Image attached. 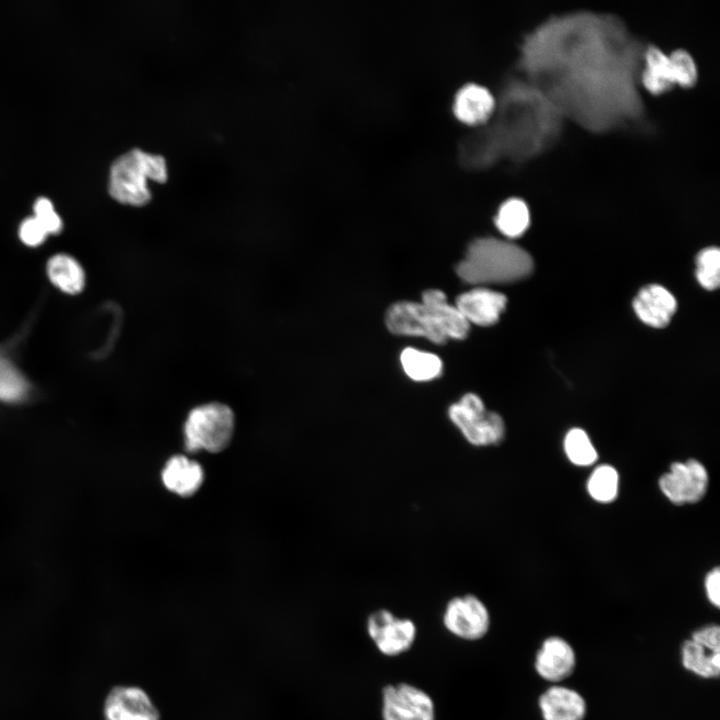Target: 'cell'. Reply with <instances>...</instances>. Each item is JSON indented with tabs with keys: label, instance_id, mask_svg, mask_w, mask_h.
Returning a JSON list of instances; mask_svg holds the SVG:
<instances>
[{
	"label": "cell",
	"instance_id": "1",
	"mask_svg": "<svg viewBox=\"0 0 720 720\" xmlns=\"http://www.w3.org/2000/svg\"><path fill=\"white\" fill-rule=\"evenodd\" d=\"M643 51L615 17L577 12L555 16L527 34L519 64L563 117L604 132L643 115Z\"/></svg>",
	"mask_w": 720,
	"mask_h": 720
},
{
	"label": "cell",
	"instance_id": "2",
	"mask_svg": "<svg viewBox=\"0 0 720 720\" xmlns=\"http://www.w3.org/2000/svg\"><path fill=\"white\" fill-rule=\"evenodd\" d=\"M497 121L485 133L490 155H537L557 137L563 116L530 82L509 85L501 95Z\"/></svg>",
	"mask_w": 720,
	"mask_h": 720
},
{
	"label": "cell",
	"instance_id": "3",
	"mask_svg": "<svg viewBox=\"0 0 720 720\" xmlns=\"http://www.w3.org/2000/svg\"><path fill=\"white\" fill-rule=\"evenodd\" d=\"M385 322L394 334L421 336L436 344H443L449 338L463 339L469 331V323L437 289L424 291L421 302L392 304L386 312Z\"/></svg>",
	"mask_w": 720,
	"mask_h": 720
},
{
	"label": "cell",
	"instance_id": "4",
	"mask_svg": "<svg viewBox=\"0 0 720 720\" xmlns=\"http://www.w3.org/2000/svg\"><path fill=\"white\" fill-rule=\"evenodd\" d=\"M532 270L533 260L524 249L490 237L471 242L456 268L463 281L475 285L518 281Z\"/></svg>",
	"mask_w": 720,
	"mask_h": 720
},
{
	"label": "cell",
	"instance_id": "5",
	"mask_svg": "<svg viewBox=\"0 0 720 720\" xmlns=\"http://www.w3.org/2000/svg\"><path fill=\"white\" fill-rule=\"evenodd\" d=\"M167 177L166 160L162 155L134 148L112 163L108 190L122 204L143 206L152 197L148 179L165 182Z\"/></svg>",
	"mask_w": 720,
	"mask_h": 720
},
{
	"label": "cell",
	"instance_id": "6",
	"mask_svg": "<svg viewBox=\"0 0 720 720\" xmlns=\"http://www.w3.org/2000/svg\"><path fill=\"white\" fill-rule=\"evenodd\" d=\"M233 430L234 414L229 406L219 402L199 405L184 423L185 447L190 452H220L229 445Z\"/></svg>",
	"mask_w": 720,
	"mask_h": 720
},
{
	"label": "cell",
	"instance_id": "7",
	"mask_svg": "<svg viewBox=\"0 0 720 720\" xmlns=\"http://www.w3.org/2000/svg\"><path fill=\"white\" fill-rule=\"evenodd\" d=\"M448 417L471 446H494L505 437L503 418L494 411H487L482 399L475 393H466L450 405Z\"/></svg>",
	"mask_w": 720,
	"mask_h": 720
},
{
	"label": "cell",
	"instance_id": "8",
	"mask_svg": "<svg viewBox=\"0 0 720 720\" xmlns=\"http://www.w3.org/2000/svg\"><path fill=\"white\" fill-rule=\"evenodd\" d=\"M444 627L454 636L468 641L483 638L490 628V613L484 602L473 594L451 598L443 611Z\"/></svg>",
	"mask_w": 720,
	"mask_h": 720
},
{
	"label": "cell",
	"instance_id": "9",
	"mask_svg": "<svg viewBox=\"0 0 720 720\" xmlns=\"http://www.w3.org/2000/svg\"><path fill=\"white\" fill-rule=\"evenodd\" d=\"M708 473L705 466L696 459L674 462L668 472L658 481L664 496L676 505L696 503L703 498L708 488Z\"/></svg>",
	"mask_w": 720,
	"mask_h": 720
},
{
	"label": "cell",
	"instance_id": "10",
	"mask_svg": "<svg viewBox=\"0 0 720 720\" xmlns=\"http://www.w3.org/2000/svg\"><path fill=\"white\" fill-rule=\"evenodd\" d=\"M367 633L376 648L386 656H398L408 651L416 639L415 623L399 618L388 609H378L367 618Z\"/></svg>",
	"mask_w": 720,
	"mask_h": 720
},
{
	"label": "cell",
	"instance_id": "11",
	"mask_svg": "<svg viewBox=\"0 0 720 720\" xmlns=\"http://www.w3.org/2000/svg\"><path fill=\"white\" fill-rule=\"evenodd\" d=\"M381 712L383 720H435V705L430 695L409 683L383 688Z\"/></svg>",
	"mask_w": 720,
	"mask_h": 720
},
{
	"label": "cell",
	"instance_id": "12",
	"mask_svg": "<svg viewBox=\"0 0 720 720\" xmlns=\"http://www.w3.org/2000/svg\"><path fill=\"white\" fill-rule=\"evenodd\" d=\"M533 665L536 674L541 679L552 684H559L575 671L576 652L566 639L551 635L541 642Z\"/></svg>",
	"mask_w": 720,
	"mask_h": 720
},
{
	"label": "cell",
	"instance_id": "13",
	"mask_svg": "<svg viewBox=\"0 0 720 720\" xmlns=\"http://www.w3.org/2000/svg\"><path fill=\"white\" fill-rule=\"evenodd\" d=\"M105 720H160V713L140 687L119 685L113 687L104 701Z\"/></svg>",
	"mask_w": 720,
	"mask_h": 720
},
{
	"label": "cell",
	"instance_id": "14",
	"mask_svg": "<svg viewBox=\"0 0 720 720\" xmlns=\"http://www.w3.org/2000/svg\"><path fill=\"white\" fill-rule=\"evenodd\" d=\"M506 303L504 294L478 287L459 295L455 307L468 323L490 326L498 321Z\"/></svg>",
	"mask_w": 720,
	"mask_h": 720
},
{
	"label": "cell",
	"instance_id": "15",
	"mask_svg": "<svg viewBox=\"0 0 720 720\" xmlns=\"http://www.w3.org/2000/svg\"><path fill=\"white\" fill-rule=\"evenodd\" d=\"M542 720H584L587 702L577 690L553 684L537 700Z\"/></svg>",
	"mask_w": 720,
	"mask_h": 720
},
{
	"label": "cell",
	"instance_id": "16",
	"mask_svg": "<svg viewBox=\"0 0 720 720\" xmlns=\"http://www.w3.org/2000/svg\"><path fill=\"white\" fill-rule=\"evenodd\" d=\"M638 318L654 328L668 325L677 308L675 297L663 286L651 284L643 287L633 301Z\"/></svg>",
	"mask_w": 720,
	"mask_h": 720
},
{
	"label": "cell",
	"instance_id": "17",
	"mask_svg": "<svg viewBox=\"0 0 720 720\" xmlns=\"http://www.w3.org/2000/svg\"><path fill=\"white\" fill-rule=\"evenodd\" d=\"M496 99L490 90L477 83L463 85L455 94L453 112L467 124H479L493 115Z\"/></svg>",
	"mask_w": 720,
	"mask_h": 720
},
{
	"label": "cell",
	"instance_id": "18",
	"mask_svg": "<svg viewBox=\"0 0 720 720\" xmlns=\"http://www.w3.org/2000/svg\"><path fill=\"white\" fill-rule=\"evenodd\" d=\"M639 83L653 95L663 94L676 86L669 54L656 46L644 48Z\"/></svg>",
	"mask_w": 720,
	"mask_h": 720
},
{
	"label": "cell",
	"instance_id": "19",
	"mask_svg": "<svg viewBox=\"0 0 720 720\" xmlns=\"http://www.w3.org/2000/svg\"><path fill=\"white\" fill-rule=\"evenodd\" d=\"M34 389L8 352L0 347V403L23 405L33 397Z\"/></svg>",
	"mask_w": 720,
	"mask_h": 720
},
{
	"label": "cell",
	"instance_id": "20",
	"mask_svg": "<svg viewBox=\"0 0 720 720\" xmlns=\"http://www.w3.org/2000/svg\"><path fill=\"white\" fill-rule=\"evenodd\" d=\"M161 477L168 490L179 496L189 497L200 488L203 470L196 461L177 455L167 461Z\"/></svg>",
	"mask_w": 720,
	"mask_h": 720
},
{
	"label": "cell",
	"instance_id": "21",
	"mask_svg": "<svg viewBox=\"0 0 720 720\" xmlns=\"http://www.w3.org/2000/svg\"><path fill=\"white\" fill-rule=\"evenodd\" d=\"M46 273L49 281L67 295H78L85 288V271L79 261L69 254L58 253L50 257Z\"/></svg>",
	"mask_w": 720,
	"mask_h": 720
},
{
	"label": "cell",
	"instance_id": "22",
	"mask_svg": "<svg viewBox=\"0 0 720 720\" xmlns=\"http://www.w3.org/2000/svg\"><path fill=\"white\" fill-rule=\"evenodd\" d=\"M681 664L687 671L703 679H714L720 673V651L710 650L686 639L680 648Z\"/></svg>",
	"mask_w": 720,
	"mask_h": 720
},
{
	"label": "cell",
	"instance_id": "23",
	"mask_svg": "<svg viewBox=\"0 0 720 720\" xmlns=\"http://www.w3.org/2000/svg\"><path fill=\"white\" fill-rule=\"evenodd\" d=\"M495 224L506 237H520L530 224V211L526 202L514 197L504 201L498 209Z\"/></svg>",
	"mask_w": 720,
	"mask_h": 720
},
{
	"label": "cell",
	"instance_id": "24",
	"mask_svg": "<svg viewBox=\"0 0 720 720\" xmlns=\"http://www.w3.org/2000/svg\"><path fill=\"white\" fill-rule=\"evenodd\" d=\"M400 361L407 376L415 381H429L442 372V361L437 355L418 349H404Z\"/></svg>",
	"mask_w": 720,
	"mask_h": 720
},
{
	"label": "cell",
	"instance_id": "25",
	"mask_svg": "<svg viewBox=\"0 0 720 720\" xmlns=\"http://www.w3.org/2000/svg\"><path fill=\"white\" fill-rule=\"evenodd\" d=\"M619 475L617 470L608 464L598 466L587 482L590 496L602 503L613 501L618 494Z\"/></svg>",
	"mask_w": 720,
	"mask_h": 720
},
{
	"label": "cell",
	"instance_id": "26",
	"mask_svg": "<svg viewBox=\"0 0 720 720\" xmlns=\"http://www.w3.org/2000/svg\"><path fill=\"white\" fill-rule=\"evenodd\" d=\"M564 450L570 462L577 466H589L598 457L588 434L581 428H572L566 433Z\"/></svg>",
	"mask_w": 720,
	"mask_h": 720
},
{
	"label": "cell",
	"instance_id": "27",
	"mask_svg": "<svg viewBox=\"0 0 720 720\" xmlns=\"http://www.w3.org/2000/svg\"><path fill=\"white\" fill-rule=\"evenodd\" d=\"M696 277L700 285L707 290H714L720 283V251L716 247H708L699 252L696 258Z\"/></svg>",
	"mask_w": 720,
	"mask_h": 720
},
{
	"label": "cell",
	"instance_id": "28",
	"mask_svg": "<svg viewBox=\"0 0 720 720\" xmlns=\"http://www.w3.org/2000/svg\"><path fill=\"white\" fill-rule=\"evenodd\" d=\"M672 62L676 85L682 88L692 87L698 76L693 57L685 50L678 49L669 54Z\"/></svg>",
	"mask_w": 720,
	"mask_h": 720
},
{
	"label": "cell",
	"instance_id": "29",
	"mask_svg": "<svg viewBox=\"0 0 720 720\" xmlns=\"http://www.w3.org/2000/svg\"><path fill=\"white\" fill-rule=\"evenodd\" d=\"M34 217L48 235H57L63 229V221L55 211L53 203L45 197L38 198L33 205Z\"/></svg>",
	"mask_w": 720,
	"mask_h": 720
},
{
	"label": "cell",
	"instance_id": "30",
	"mask_svg": "<svg viewBox=\"0 0 720 720\" xmlns=\"http://www.w3.org/2000/svg\"><path fill=\"white\" fill-rule=\"evenodd\" d=\"M18 236L25 246L36 248L41 246L49 235L39 221L32 216L25 218L21 222L18 228Z\"/></svg>",
	"mask_w": 720,
	"mask_h": 720
},
{
	"label": "cell",
	"instance_id": "31",
	"mask_svg": "<svg viewBox=\"0 0 720 720\" xmlns=\"http://www.w3.org/2000/svg\"><path fill=\"white\" fill-rule=\"evenodd\" d=\"M690 639L710 650L720 651V628L717 624H707L694 630Z\"/></svg>",
	"mask_w": 720,
	"mask_h": 720
},
{
	"label": "cell",
	"instance_id": "32",
	"mask_svg": "<svg viewBox=\"0 0 720 720\" xmlns=\"http://www.w3.org/2000/svg\"><path fill=\"white\" fill-rule=\"evenodd\" d=\"M705 593L708 601L719 608L720 606V571L718 567L712 569L705 577Z\"/></svg>",
	"mask_w": 720,
	"mask_h": 720
}]
</instances>
